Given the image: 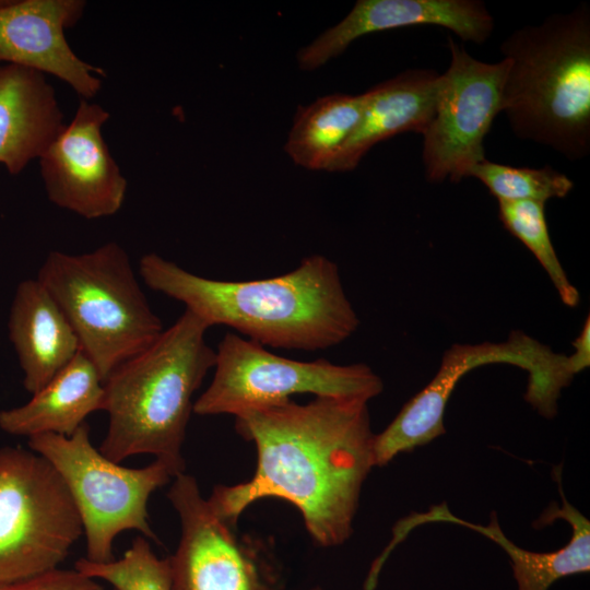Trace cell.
Instances as JSON below:
<instances>
[{
  "instance_id": "cell-24",
  "label": "cell",
  "mask_w": 590,
  "mask_h": 590,
  "mask_svg": "<svg viewBox=\"0 0 590 590\" xmlns=\"http://www.w3.org/2000/svg\"><path fill=\"white\" fill-rule=\"evenodd\" d=\"M0 590H104V587L75 568H57L34 578L0 583Z\"/></svg>"
},
{
  "instance_id": "cell-9",
  "label": "cell",
  "mask_w": 590,
  "mask_h": 590,
  "mask_svg": "<svg viewBox=\"0 0 590 590\" xmlns=\"http://www.w3.org/2000/svg\"><path fill=\"white\" fill-rule=\"evenodd\" d=\"M213 368L211 384L193 403L198 415L237 416L299 393L368 402L384 390L381 378L366 364L291 359L233 332L220 341Z\"/></svg>"
},
{
  "instance_id": "cell-7",
  "label": "cell",
  "mask_w": 590,
  "mask_h": 590,
  "mask_svg": "<svg viewBox=\"0 0 590 590\" xmlns=\"http://www.w3.org/2000/svg\"><path fill=\"white\" fill-rule=\"evenodd\" d=\"M83 534L75 503L55 467L20 447L0 448V583L59 568Z\"/></svg>"
},
{
  "instance_id": "cell-23",
  "label": "cell",
  "mask_w": 590,
  "mask_h": 590,
  "mask_svg": "<svg viewBox=\"0 0 590 590\" xmlns=\"http://www.w3.org/2000/svg\"><path fill=\"white\" fill-rule=\"evenodd\" d=\"M75 569L93 579H101L114 590H172L169 562L158 558L144 536L133 539L121 558L94 563L80 558Z\"/></svg>"
},
{
  "instance_id": "cell-15",
  "label": "cell",
  "mask_w": 590,
  "mask_h": 590,
  "mask_svg": "<svg viewBox=\"0 0 590 590\" xmlns=\"http://www.w3.org/2000/svg\"><path fill=\"white\" fill-rule=\"evenodd\" d=\"M440 74L409 69L364 94L361 119L330 172H350L377 143L403 132L423 134L437 99Z\"/></svg>"
},
{
  "instance_id": "cell-16",
  "label": "cell",
  "mask_w": 590,
  "mask_h": 590,
  "mask_svg": "<svg viewBox=\"0 0 590 590\" xmlns=\"http://www.w3.org/2000/svg\"><path fill=\"white\" fill-rule=\"evenodd\" d=\"M63 126L55 90L45 74L0 64V164L11 175L38 160Z\"/></svg>"
},
{
  "instance_id": "cell-20",
  "label": "cell",
  "mask_w": 590,
  "mask_h": 590,
  "mask_svg": "<svg viewBox=\"0 0 590 590\" xmlns=\"http://www.w3.org/2000/svg\"><path fill=\"white\" fill-rule=\"evenodd\" d=\"M363 105V93H333L299 108L285 143L287 155L304 168L330 172L361 119Z\"/></svg>"
},
{
  "instance_id": "cell-3",
  "label": "cell",
  "mask_w": 590,
  "mask_h": 590,
  "mask_svg": "<svg viewBox=\"0 0 590 590\" xmlns=\"http://www.w3.org/2000/svg\"><path fill=\"white\" fill-rule=\"evenodd\" d=\"M210 327L185 309L144 351L116 367L104 381L108 428L98 450L120 463L153 455L185 471L181 447L193 412L192 397L214 367L206 343Z\"/></svg>"
},
{
  "instance_id": "cell-6",
  "label": "cell",
  "mask_w": 590,
  "mask_h": 590,
  "mask_svg": "<svg viewBox=\"0 0 590 590\" xmlns=\"http://www.w3.org/2000/svg\"><path fill=\"white\" fill-rule=\"evenodd\" d=\"M27 445L66 483L82 521L86 559H115L114 540L126 530L158 542L149 523L148 502L154 491L181 473L174 465L160 459L139 469L114 462L93 446L86 422L71 436L42 434L30 437Z\"/></svg>"
},
{
  "instance_id": "cell-25",
  "label": "cell",
  "mask_w": 590,
  "mask_h": 590,
  "mask_svg": "<svg viewBox=\"0 0 590 590\" xmlns=\"http://www.w3.org/2000/svg\"><path fill=\"white\" fill-rule=\"evenodd\" d=\"M575 352L567 356L568 365L574 375L580 373L590 365V318L587 317L582 330L573 342Z\"/></svg>"
},
{
  "instance_id": "cell-19",
  "label": "cell",
  "mask_w": 590,
  "mask_h": 590,
  "mask_svg": "<svg viewBox=\"0 0 590 590\" xmlns=\"http://www.w3.org/2000/svg\"><path fill=\"white\" fill-rule=\"evenodd\" d=\"M16 408L0 411V428L13 436H71L85 418L103 410L104 381L81 351L49 382Z\"/></svg>"
},
{
  "instance_id": "cell-13",
  "label": "cell",
  "mask_w": 590,
  "mask_h": 590,
  "mask_svg": "<svg viewBox=\"0 0 590 590\" xmlns=\"http://www.w3.org/2000/svg\"><path fill=\"white\" fill-rule=\"evenodd\" d=\"M85 7L83 0H0V64L51 74L90 101L105 72L82 60L64 35Z\"/></svg>"
},
{
  "instance_id": "cell-4",
  "label": "cell",
  "mask_w": 590,
  "mask_h": 590,
  "mask_svg": "<svg viewBox=\"0 0 590 590\" xmlns=\"http://www.w3.org/2000/svg\"><path fill=\"white\" fill-rule=\"evenodd\" d=\"M509 61L503 113L516 137L570 161L590 152V8L554 13L514 31L502 44Z\"/></svg>"
},
{
  "instance_id": "cell-22",
  "label": "cell",
  "mask_w": 590,
  "mask_h": 590,
  "mask_svg": "<svg viewBox=\"0 0 590 590\" xmlns=\"http://www.w3.org/2000/svg\"><path fill=\"white\" fill-rule=\"evenodd\" d=\"M469 177L477 178L497 201H539L565 198L574 182L552 166L515 167L487 161L474 165Z\"/></svg>"
},
{
  "instance_id": "cell-5",
  "label": "cell",
  "mask_w": 590,
  "mask_h": 590,
  "mask_svg": "<svg viewBox=\"0 0 590 590\" xmlns=\"http://www.w3.org/2000/svg\"><path fill=\"white\" fill-rule=\"evenodd\" d=\"M36 279L62 310L103 381L164 330L128 252L116 241L80 255L50 251Z\"/></svg>"
},
{
  "instance_id": "cell-14",
  "label": "cell",
  "mask_w": 590,
  "mask_h": 590,
  "mask_svg": "<svg viewBox=\"0 0 590 590\" xmlns=\"http://www.w3.org/2000/svg\"><path fill=\"white\" fill-rule=\"evenodd\" d=\"M414 25L441 26L464 42L483 44L494 19L480 0H358L341 22L298 51L297 62L315 70L362 36Z\"/></svg>"
},
{
  "instance_id": "cell-18",
  "label": "cell",
  "mask_w": 590,
  "mask_h": 590,
  "mask_svg": "<svg viewBox=\"0 0 590 590\" xmlns=\"http://www.w3.org/2000/svg\"><path fill=\"white\" fill-rule=\"evenodd\" d=\"M562 496V507L554 503L535 522L548 524L564 519L571 527L569 542L554 552H532L512 543L502 531L495 512L487 526L464 521L453 516L447 507L436 506L426 514L417 515V522H451L472 529L498 544L509 556L518 590H548L558 579L590 570V522L565 497L562 486V465L553 468Z\"/></svg>"
},
{
  "instance_id": "cell-1",
  "label": "cell",
  "mask_w": 590,
  "mask_h": 590,
  "mask_svg": "<svg viewBox=\"0 0 590 590\" xmlns=\"http://www.w3.org/2000/svg\"><path fill=\"white\" fill-rule=\"evenodd\" d=\"M368 402L357 398L292 400L235 416L237 433L253 441V476L216 486L208 499L229 524L262 498L287 500L320 546L344 543L353 532L363 484L375 467Z\"/></svg>"
},
{
  "instance_id": "cell-21",
  "label": "cell",
  "mask_w": 590,
  "mask_h": 590,
  "mask_svg": "<svg viewBox=\"0 0 590 590\" xmlns=\"http://www.w3.org/2000/svg\"><path fill=\"white\" fill-rule=\"evenodd\" d=\"M497 202L498 219L504 227L534 255L562 302L568 307H576L580 295L555 252L547 228L545 203L530 200Z\"/></svg>"
},
{
  "instance_id": "cell-12",
  "label": "cell",
  "mask_w": 590,
  "mask_h": 590,
  "mask_svg": "<svg viewBox=\"0 0 590 590\" xmlns=\"http://www.w3.org/2000/svg\"><path fill=\"white\" fill-rule=\"evenodd\" d=\"M109 113L81 98L75 114L38 158L48 199L93 220L116 214L128 182L104 140Z\"/></svg>"
},
{
  "instance_id": "cell-11",
  "label": "cell",
  "mask_w": 590,
  "mask_h": 590,
  "mask_svg": "<svg viewBox=\"0 0 590 590\" xmlns=\"http://www.w3.org/2000/svg\"><path fill=\"white\" fill-rule=\"evenodd\" d=\"M167 497L181 534L168 557L172 590H273L267 568L201 495L196 479L174 476Z\"/></svg>"
},
{
  "instance_id": "cell-10",
  "label": "cell",
  "mask_w": 590,
  "mask_h": 590,
  "mask_svg": "<svg viewBox=\"0 0 590 590\" xmlns=\"http://www.w3.org/2000/svg\"><path fill=\"white\" fill-rule=\"evenodd\" d=\"M450 64L440 74L433 118L422 134L425 177L459 182L485 160L484 139L503 110L507 58L483 62L448 36Z\"/></svg>"
},
{
  "instance_id": "cell-26",
  "label": "cell",
  "mask_w": 590,
  "mask_h": 590,
  "mask_svg": "<svg viewBox=\"0 0 590 590\" xmlns=\"http://www.w3.org/2000/svg\"><path fill=\"white\" fill-rule=\"evenodd\" d=\"M312 590H321V589H320V588H315V589H312Z\"/></svg>"
},
{
  "instance_id": "cell-2",
  "label": "cell",
  "mask_w": 590,
  "mask_h": 590,
  "mask_svg": "<svg viewBox=\"0 0 590 590\" xmlns=\"http://www.w3.org/2000/svg\"><path fill=\"white\" fill-rule=\"evenodd\" d=\"M139 272L148 287L182 303L210 328L229 327L264 347L326 350L359 326L339 267L322 255L282 275L249 281L197 275L155 252L140 259Z\"/></svg>"
},
{
  "instance_id": "cell-17",
  "label": "cell",
  "mask_w": 590,
  "mask_h": 590,
  "mask_svg": "<svg viewBox=\"0 0 590 590\" xmlns=\"http://www.w3.org/2000/svg\"><path fill=\"white\" fill-rule=\"evenodd\" d=\"M9 337L24 373L23 386L32 394L81 351L68 319L37 279L17 285L10 309Z\"/></svg>"
},
{
  "instance_id": "cell-8",
  "label": "cell",
  "mask_w": 590,
  "mask_h": 590,
  "mask_svg": "<svg viewBox=\"0 0 590 590\" xmlns=\"http://www.w3.org/2000/svg\"><path fill=\"white\" fill-rule=\"evenodd\" d=\"M496 363L528 371L524 399L544 417L557 412L560 391L574 377L566 355L554 353L521 331H512L508 340L500 343L455 344L445 352L429 384L402 406L381 433L375 435V467H384L399 453L412 451L444 435L446 406L457 384L470 370Z\"/></svg>"
}]
</instances>
